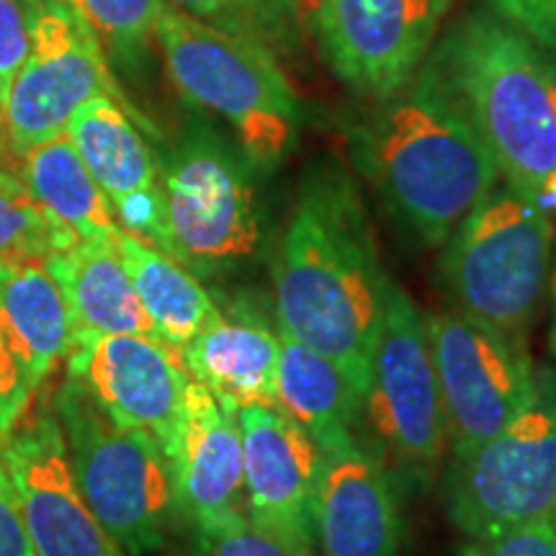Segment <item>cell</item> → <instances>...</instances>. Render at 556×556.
<instances>
[{
	"instance_id": "cell-1",
	"label": "cell",
	"mask_w": 556,
	"mask_h": 556,
	"mask_svg": "<svg viewBox=\"0 0 556 556\" xmlns=\"http://www.w3.org/2000/svg\"><path fill=\"white\" fill-rule=\"evenodd\" d=\"M270 276L278 330L336 361L364 400L392 278L356 180L336 160L304 170Z\"/></svg>"
},
{
	"instance_id": "cell-2",
	"label": "cell",
	"mask_w": 556,
	"mask_h": 556,
	"mask_svg": "<svg viewBox=\"0 0 556 556\" xmlns=\"http://www.w3.org/2000/svg\"><path fill=\"white\" fill-rule=\"evenodd\" d=\"M353 157L387 212L438 248L500 184V170L433 60L353 129Z\"/></svg>"
},
{
	"instance_id": "cell-3",
	"label": "cell",
	"mask_w": 556,
	"mask_h": 556,
	"mask_svg": "<svg viewBox=\"0 0 556 556\" xmlns=\"http://www.w3.org/2000/svg\"><path fill=\"white\" fill-rule=\"evenodd\" d=\"M430 60L500 180L539 201L556 184V60L490 9L456 18Z\"/></svg>"
},
{
	"instance_id": "cell-4",
	"label": "cell",
	"mask_w": 556,
	"mask_h": 556,
	"mask_svg": "<svg viewBox=\"0 0 556 556\" xmlns=\"http://www.w3.org/2000/svg\"><path fill=\"white\" fill-rule=\"evenodd\" d=\"M155 45L178 93L225 122L255 170H276L291 155L302 103L281 62L168 5L157 16Z\"/></svg>"
},
{
	"instance_id": "cell-5",
	"label": "cell",
	"mask_w": 556,
	"mask_h": 556,
	"mask_svg": "<svg viewBox=\"0 0 556 556\" xmlns=\"http://www.w3.org/2000/svg\"><path fill=\"white\" fill-rule=\"evenodd\" d=\"M67 462L90 513L127 556H150L180 516L165 451L142 430L106 415L78 379L67 377L52 400Z\"/></svg>"
},
{
	"instance_id": "cell-6",
	"label": "cell",
	"mask_w": 556,
	"mask_h": 556,
	"mask_svg": "<svg viewBox=\"0 0 556 556\" xmlns=\"http://www.w3.org/2000/svg\"><path fill=\"white\" fill-rule=\"evenodd\" d=\"M554 219L505 180L458 225L441 258L454 309L528 343L546 296Z\"/></svg>"
},
{
	"instance_id": "cell-7",
	"label": "cell",
	"mask_w": 556,
	"mask_h": 556,
	"mask_svg": "<svg viewBox=\"0 0 556 556\" xmlns=\"http://www.w3.org/2000/svg\"><path fill=\"white\" fill-rule=\"evenodd\" d=\"M170 255L191 274L225 276L258 258L263 206L253 163L197 122L157 157Z\"/></svg>"
},
{
	"instance_id": "cell-8",
	"label": "cell",
	"mask_w": 556,
	"mask_h": 556,
	"mask_svg": "<svg viewBox=\"0 0 556 556\" xmlns=\"http://www.w3.org/2000/svg\"><path fill=\"white\" fill-rule=\"evenodd\" d=\"M446 510L469 539L556 520V371L539 377L536 397L503 433L451 458Z\"/></svg>"
},
{
	"instance_id": "cell-9",
	"label": "cell",
	"mask_w": 556,
	"mask_h": 556,
	"mask_svg": "<svg viewBox=\"0 0 556 556\" xmlns=\"http://www.w3.org/2000/svg\"><path fill=\"white\" fill-rule=\"evenodd\" d=\"M364 417L394 475L426 486L446 454V417L430 353L426 315L400 283H389L374 345Z\"/></svg>"
},
{
	"instance_id": "cell-10",
	"label": "cell",
	"mask_w": 556,
	"mask_h": 556,
	"mask_svg": "<svg viewBox=\"0 0 556 556\" xmlns=\"http://www.w3.org/2000/svg\"><path fill=\"white\" fill-rule=\"evenodd\" d=\"M441 389L451 458H462L510 426L536 397L528 343L458 309L426 317Z\"/></svg>"
},
{
	"instance_id": "cell-11",
	"label": "cell",
	"mask_w": 556,
	"mask_h": 556,
	"mask_svg": "<svg viewBox=\"0 0 556 556\" xmlns=\"http://www.w3.org/2000/svg\"><path fill=\"white\" fill-rule=\"evenodd\" d=\"M29 52L5 101L16 155L67 131L73 114L99 96L124 101L99 37L67 0H29Z\"/></svg>"
},
{
	"instance_id": "cell-12",
	"label": "cell",
	"mask_w": 556,
	"mask_h": 556,
	"mask_svg": "<svg viewBox=\"0 0 556 556\" xmlns=\"http://www.w3.org/2000/svg\"><path fill=\"white\" fill-rule=\"evenodd\" d=\"M448 0H323L312 16L332 75L368 101L397 93L426 65Z\"/></svg>"
},
{
	"instance_id": "cell-13",
	"label": "cell",
	"mask_w": 556,
	"mask_h": 556,
	"mask_svg": "<svg viewBox=\"0 0 556 556\" xmlns=\"http://www.w3.org/2000/svg\"><path fill=\"white\" fill-rule=\"evenodd\" d=\"M67 377L111 420L152 435L168 456L191 381L178 348L150 336H80L70 345Z\"/></svg>"
},
{
	"instance_id": "cell-14",
	"label": "cell",
	"mask_w": 556,
	"mask_h": 556,
	"mask_svg": "<svg viewBox=\"0 0 556 556\" xmlns=\"http://www.w3.org/2000/svg\"><path fill=\"white\" fill-rule=\"evenodd\" d=\"M34 556H127L83 500L52 409H39L0 448Z\"/></svg>"
},
{
	"instance_id": "cell-15",
	"label": "cell",
	"mask_w": 556,
	"mask_h": 556,
	"mask_svg": "<svg viewBox=\"0 0 556 556\" xmlns=\"http://www.w3.org/2000/svg\"><path fill=\"white\" fill-rule=\"evenodd\" d=\"M245 513L315 552V503L323 448L276 405L238 409Z\"/></svg>"
},
{
	"instance_id": "cell-16",
	"label": "cell",
	"mask_w": 556,
	"mask_h": 556,
	"mask_svg": "<svg viewBox=\"0 0 556 556\" xmlns=\"http://www.w3.org/2000/svg\"><path fill=\"white\" fill-rule=\"evenodd\" d=\"M407 526L394 471L377 451L353 441L323 451L317 503V556H405Z\"/></svg>"
},
{
	"instance_id": "cell-17",
	"label": "cell",
	"mask_w": 556,
	"mask_h": 556,
	"mask_svg": "<svg viewBox=\"0 0 556 556\" xmlns=\"http://www.w3.org/2000/svg\"><path fill=\"white\" fill-rule=\"evenodd\" d=\"M67 137L106 193L119 227L170 255L160 163L137 127L135 111L114 96H99L75 111Z\"/></svg>"
},
{
	"instance_id": "cell-18",
	"label": "cell",
	"mask_w": 556,
	"mask_h": 556,
	"mask_svg": "<svg viewBox=\"0 0 556 556\" xmlns=\"http://www.w3.org/2000/svg\"><path fill=\"white\" fill-rule=\"evenodd\" d=\"M168 462L180 516L197 528L219 523L245 510L238 415L227 413L193 377L186 389Z\"/></svg>"
},
{
	"instance_id": "cell-19",
	"label": "cell",
	"mask_w": 556,
	"mask_h": 556,
	"mask_svg": "<svg viewBox=\"0 0 556 556\" xmlns=\"http://www.w3.org/2000/svg\"><path fill=\"white\" fill-rule=\"evenodd\" d=\"M278 330L248 304L219 315L180 351L191 377L201 381L227 413L245 405H276Z\"/></svg>"
},
{
	"instance_id": "cell-20",
	"label": "cell",
	"mask_w": 556,
	"mask_h": 556,
	"mask_svg": "<svg viewBox=\"0 0 556 556\" xmlns=\"http://www.w3.org/2000/svg\"><path fill=\"white\" fill-rule=\"evenodd\" d=\"M45 261L67 302L73 338H157L155 325L150 323L129 278V270L124 266L116 240L75 242V245L47 255Z\"/></svg>"
},
{
	"instance_id": "cell-21",
	"label": "cell",
	"mask_w": 556,
	"mask_h": 556,
	"mask_svg": "<svg viewBox=\"0 0 556 556\" xmlns=\"http://www.w3.org/2000/svg\"><path fill=\"white\" fill-rule=\"evenodd\" d=\"M0 330L34 392L73 345L70 312L45 258L0 263Z\"/></svg>"
},
{
	"instance_id": "cell-22",
	"label": "cell",
	"mask_w": 556,
	"mask_h": 556,
	"mask_svg": "<svg viewBox=\"0 0 556 556\" xmlns=\"http://www.w3.org/2000/svg\"><path fill=\"white\" fill-rule=\"evenodd\" d=\"M278 343L276 407L307 430L323 451L353 441L364 420V400L343 368L281 330Z\"/></svg>"
},
{
	"instance_id": "cell-23",
	"label": "cell",
	"mask_w": 556,
	"mask_h": 556,
	"mask_svg": "<svg viewBox=\"0 0 556 556\" xmlns=\"http://www.w3.org/2000/svg\"><path fill=\"white\" fill-rule=\"evenodd\" d=\"M21 180L73 242H114L122 232L106 193L99 189L73 139L65 135L26 150Z\"/></svg>"
},
{
	"instance_id": "cell-24",
	"label": "cell",
	"mask_w": 556,
	"mask_h": 556,
	"mask_svg": "<svg viewBox=\"0 0 556 556\" xmlns=\"http://www.w3.org/2000/svg\"><path fill=\"white\" fill-rule=\"evenodd\" d=\"M116 248L157 338L184 351L219 315L214 299L184 263L127 229L116 235Z\"/></svg>"
},
{
	"instance_id": "cell-25",
	"label": "cell",
	"mask_w": 556,
	"mask_h": 556,
	"mask_svg": "<svg viewBox=\"0 0 556 556\" xmlns=\"http://www.w3.org/2000/svg\"><path fill=\"white\" fill-rule=\"evenodd\" d=\"M165 5L266 50L283 67L304 54L302 0H163Z\"/></svg>"
},
{
	"instance_id": "cell-26",
	"label": "cell",
	"mask_w": 556,
	"mask_h": 556,
	"mask_svg": "<svg viewBox=\"0 0 556 556\" xmlns=\"http://www.w3.org/2000/svg\"><path fill=\"white\" fill-rule=\"evenodd\" d=\"M99 37L109 62L137 70L155 45L163 0H67Z\"/></svg>"
},
{
	"instance_id": "cell-27",
	"label": "cell",
	"mask_w": 556,
	"mask_h": 556,
	"mask_svg": "<svg viewBox=\"0 0 556 556\" xmlns=\"http://www.w3.org/2000/svg\"><path fill=\"white\" fill-rule=\"evenodd\" d=\"M70 245L73 238L37 204L24 180L0 168V263L47 258Z\"/></svg>"
},
{
	"instance_id": "cell-28",
	"label": "cell",
	"mask_w": 556,
	"mask_h": 556,
	"mask_svg": "<svg viewBox=\"0 0 556 556\" xmlns=\"http://www.w3.org/2000/svg\"><path fill=\"white\" fill-rule=\"evenodd\" d=\"M193 556H317V552L270 531L242 510L219 523L197 528Z\"/></svg>"
},
{
	"instance_id": "cell-29",
	"label": "cell",
	"mask_w": 556,
	"mask_h": 556,
	"mask_svg": "<svg viewBox=\"0 0 556 556\" xmlns=\"http://www.w3.org/2000/svg\"><path fill=\"white\" fill-rule=\"evenodd\" d=\"M456 556H556V520L520 526L490 539H469Z\"/></svg>"
},
{
	"instance_id": "cell-30",
	"label": "cell",
	"mask_w": 556,
	"mask_h": 556,
	"mask_svg": "<svg viewBox=\"0 0 556 556\" xmlns=\"http://www.w3.org/2000/svg\"><path fill=\"white\" fill-rule=\"evenodd\" d=\"M29 52V11L24 0H0V103L9 101L13 78Z\"/></svg>"
},
{
	"instance_id": "cell-31",
	"label": "cell",
	"mask_w": 556,
	"mask_h": 556,
	"mask_svg": "<svg viewBox=\"0 0 556 556\" xmlns=\"http://www.w3.org/2000/svg\"><path fill=\"white\" fill-rule=\"evenodd\" d=\"M486 9L556 60V0H486Z\"/></svg>"
},
{
	"instance_id": "cell-32",
	"label": "cell",
	"mask_w": 556,
	"mask_h": 556,
	"mask_svg": "<svg viewBox=\"0 0 556 556\" xmlns=\"http://www.w3.org/2000/svg\"><path fill=\"white\" fill-rule=\"evenodd\" d=\"M34 397V389L26 379L18 358L13 356L9 340L0 330V448L21 426V417Z\"/></svg>"
},
{
	"instance_id": "cell-33",
	"label": "cell",
	"mask_w": 556,
	"mask_h": 556,
	"mask_svg": "<svg viewBox=\"0 0 556 556\" xmlns=\"http://www.w3.org/2000/svg\"><path fill=\"white\" fill-rule=\"evenodd\" d=\"M0 556H34L24 513L3 458H0Z\"/></svg>"
},
{
	"instance_id": "cell-34",
	"label": "cell",
	"mask_w": 556,
	"mask_h": 556,
	"mask_svg": "<svg viewBox=\"0 0 556 556\" xmlns=\"http://www.w3.org/2000/svg\"><path fill=\"white\" fill-rule=\"evenodd\" d=\"M546 294H548V351L556 358V235H554V248H552V266H548V281H546Z\"/></svg>"
},
{
	"instance_id": "cell-35",
	"label": "cell",
	"mask_w": 556,
	"mask_h": 556,
	"mask_svg": "<svg viewBox=\"0 0 556 556\" xmlns=\"http://www.w3.org/2000/svg\"><path fill=\"white\" fill-rule=\"evenodd\" d=\"M11 150L9 142V124H5V106L0 103V160H3L5 152Z\"/></svg>"
},
{
	"instance_id": "cell-36",
	"label": "cell",
	"mask_w": 556,
	"mask_h": 556,
	"mask_svg": "<svg viewBox=\"0 0 556 556\" xmlns=\"http://www.w3.org/2000/svg\"><path fill=\"white\" fill-rule=\"evenodd\" d=\"M302 3H304V5H307V9H309V11H315V9H317V5H319V3H323V0H302Z\"/></svg>"
}]
</instances>
